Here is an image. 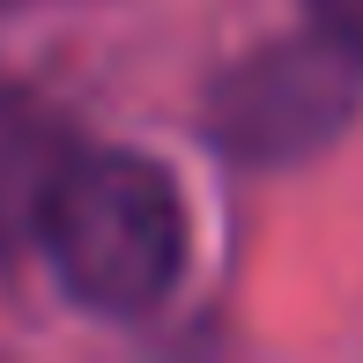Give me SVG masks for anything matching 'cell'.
I'll use <instances>...</instances> for the list:
<instances>
[{
	"label": "cell",
	"mask_w": 363,
	"mask_h": 363,
	"mask_svg": "<svg viewBox=\"0 0 363 363\" xmlns=\"http://www.w3.org/2000/svg\"><path fill=\"white\" fill-rule=\"evenodd\" d=\"M74 148L60 141V119H45L23 96H0V238L8 230H38L52 186L67 178Z\"/></svg>",
	"instance_id": "3"
},
{
	"label": "cell",
	"mask_w": 363,
	"mask_h": 363,
	"mask_svg": "<svg viewBox=\"0 0 363 363\" xmlns=\"http://www.w3.org/2000/svg\"><path fill=\"white\" fill-rule=\"evenodd\" d=\"M356 52L349 45H274L252 67H238L223 82V111L216 134L238 156H296V148L326 141L356 104Z\"/></svg>",
	"instance_id": "2"
},
{
	"label": "cell",
	"mask_w": 363,
	"mask_h": 363,
	"mask_svg": "<svg viewBox=\"0 0 363 363\" xmlns=\"http://www.w3.org/2000/svg\"><path fill=\"white\" fill-rule=\"evenodd\" d=\"M304 8H311V23H319V38L349 45L363 60V0H304Z\"/></svg>",
	"instance_id": "4"
},
{
	"label": "cell",
	"mask_w": 363,
	"mask_h": 363,
	"mask_svg": "<svg viewBox=\"0 0 363 363\" xmlns=\"http://www.w3.org/2000/svg\"><path fill=\"white\" fill-rule=\"evenodd\" d=\"M38 245L82 311L141 319L186 274V208L148 156L96 148V156H74L67 178L52 186Z\"/></svg>",
	"instance_id": "1"
}]
</instances>
